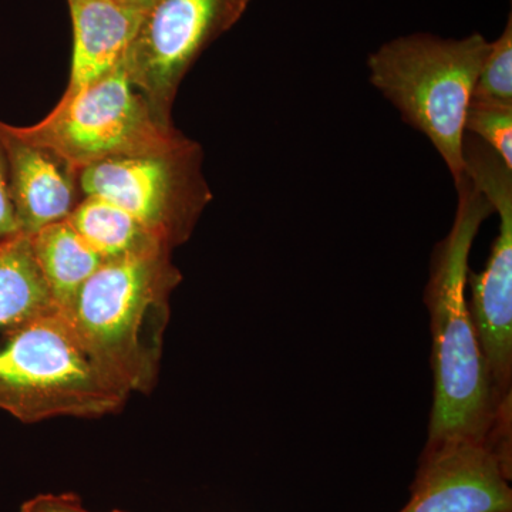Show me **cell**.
I'll use <instances>...</instances> for the list:
<instances>
[{
  "label": "cell",
  "mask_w": 512,
  "mask_h": 512,
  "mask_svg": "<svg viewBox=\"0 0 512 512\" xmlns=\"http://www.w3.org/2000/svg\"><path fill=\"white\" fill-rule=\"evenodd\" d=\"M457 190L456 221L436 252L426 291L434 373L427 443L480 441L512 458V412L495 400L466 298L468 254L493 207L467 177Z\"/></svg>",
  "instance_id": "obj_1"
},
{
  "label": "cell",
  "mask_w": 512,
  "mask_h": 512,
  "mask_svg": "<svg viewBox=\"0 0 512 512\" xmlns=\"http://www.w3.org/2000/svg\"><path fill=\"white\" fill-rule=\"evenodd\" d=\"M119 2L131 6V8L147 10L156 0H119Z\"/></svg>",
  "instance_id": "obj_19"
},
{
  "label": "cell",
  "mask_w": 512,
  "mask_h": 512,
  "mask_svg": "<svg viewBox=\"0 0 512 512\" xmlns=\"http://www.w3.org/2000/svg\"><path fill=\"white\" fill-rule=\"evenodd\" d=\"M73 23L69 86L76 93L113 72L126 60L144 10L119 0H67Z\"/></svg>",
  "instance_id": "obj_11"
},
{
  "label": "cell",
  "mask_w": 512,
  "mask_h": 512,
  "mask_svg": "<svg viewBox=\"0 0 512 512\" xmlns=\"http://www.w3.org/2000/svg\"><path fill=\"white\" fill-rule=\"evenodd\" d=\"M20 512H93L84 507L82 500L72 493L40 494L23 503ZM123 512V511H111Z\"/></svg>",
  "instance_id": "obj_18"
},
{
  "label": "cell",
  "mask_w": 512,
  "mask_h": 512,
  "mask_svg": "<svg viewBox=\"0 0 512 512\" xmlns=\"http://www.w3.org/2000/svg\"><path fill=\"white\" fill-rule=\"evenodd\" d=\"M171 254L158 248L103 262L66 311L94 359L130 394L148 392L160 367L170 296L181 282Z\"/></svg>",
  "instance_id": "obj_2"
},
{
  "label": "cell",
  "mask_w": 512,
  "mask_h": 512,
  "mask_svg": "<svg viewBox=\"0 0 512 512\" xmlns=\"http://www.w3.org/2000/svg\"><path fill=\"white\" fill-rule=\"evenodd\" d=\"M16 234H20V231L10 195L8 157L0 140V241Z\"/></svg>",
  "instance_id": "obj_17"
},
{
  "label": "cell",
  "mask_w": 512,
  "mask_h": 512,
  "mask_svg": "<svg viewBox=\"0 0 512 512\" xmlns=\"http://www.w3.org/2000/svg\"><path fill=\"white\" fill-rule=\"evenodd\" d=\"M202 158L200 144L187 138L168 150L89 165L79 173L80 190L128 212L174 251L212 200Z\"/></svg>",
  "instance_id": "obj_6"
},
{
  "label": "cell",
  "mask_w": 512,
  "mask_h": 512,
  "mask_svg": "<svg viewBox=\"0 0 512 512\" xmlns=\"http://www.w3.org/2000/svg\"><path fill=\"white\" fill-rule=\"evenodd\" d=\"M55 308L29 235L16 234L0 241V330Z\"/></svg>",
  "instance_id": "obj_13"
},
{
  "label": "cell",
  "mask_w": 512,
  "mask_h": 512,
  "mask_svg": "<svg viewBox=\"0 0 512 512\" xmlns=\"http://www.w3.org/2000/svg\"><path fill=\"white\" fill-rule=\"evenodd\" d=\"M37 265L60 311L72 306L77 293L103 259L77 234L69 221L47 225L30 237Z\"/></svg>",
  "instance_id": "obj_12"
},
{
  "label": "cell",
  "mask_w": 512,
  "mask_h": 512,
  "mask_svg": "<svg viewBox=\"0 0 512 512\" xmlns=\"http://www.w3.org/2000/svg\"><path fill=\"white\" fill-rule=\"evenodd\" d=\"M466 133L487 144L512 170V104L471 99Z\"/></svg>",
  "instance_id": "obj_16"
},
{
  "label": "cell",
  "mask_w": 512,
  "mask_h": 512,
  "mask_svg": "<svg viewBox=\"0 0 512 512\" xmlns=\"http://www.w3.org/2000/svg\"><path fill=\"white\" fill-rule=\"evenodd\" d=\"M0 140L8 157L10 195L20 234L69 218L83 200L79 171L55 151L18 136L0 121Z\"/></svg>",
  "instance_id": "obj_10"
},
{
  "label": "cell",
  "mask_w": 512,
  "mask_h": 512,
  "mask_svg": "<svg viewBox=\"0 0 512 512\" xmlns=\"http://www.w3.org/2000/svg\"><path fill=\"white\" fill-rule=\"evenodd\" d=\"M67 221L104 262L168 248L128 212L100 198L83 197Z\"/></svg>",
  "instance_id": "obj_14"
},
{
  "label": "cell",
  "mask_w": 512,
  "mask_h": 512,
  "mask_svg": "<svg viewBox=\"0 0 512 512\" xmlns=\"http://www.w3.org/2000/svg\"><path fill=\"white\" fill-rule=\"evenodd\" d=\"M128 397L59 308L0 330V410L23 423L106 416Z\"/></svg>",
  "instance_id": "obj_4"
},
{
  "label": "cell",
  "mask_w": 512,
  "mask_h": 512,
  "mask_svg": "<svg viewBox=\"0 0 512 512\" xmlns=\"http://www.w3.org/2000/svg\"><path fill=\"white\" fill-rule=\"evenodd\" d=\"M464 164L468 180L500 217L484 271H468V306L495 400L501 409L512 412V170L471 134L464 137Z\"/></svg>",
  "instance_id": "obj_7"
},
{
  "label": "cell",
  "mask_w": 512,
  "mask_h": 512,
  "mask_svg": "<svg viewBox=\"0 0 512 512\" xmlns=\"http://www.w3.org/2000/svg\"><path fill=\"white\" fill-rule=\"evenodd\" d=\"M18 136L55 151L77 171L101 161L157 153L188 137L158 119L144 94L128 79L124 63L76 93Z\"/></svg>",
  "instance_id": "obj_5"
},
{
  "label": "cell",
  "mask_w": 512,
  "mask_h": 512,
  "mask_svg": "<svg viewBox=\"0 0 512 512\" xmlns=\"http://www.w3.org/2000/svg\"><path fill=\"white\" fill-rule=\"evenodd\" d=\"M490 42L480 33L443 39L412 33L367 59L369 82L446 163L456 187L466 178V114Z\"/></svg>",
  "instance_id": "obj_3"
},
{
  "label": "cell",
  "mask_w": 512,
  "mask_h": 512,
  "mask_svg": "<svg viewBox=\"0 0 512 512\" xmlns=\"http://www.w3.org/2000/svg\"><path fill=\"white\" fill-rule=\"evenodd\" d=\"M473 100L512 104V19L500 37L490 42L487 55L478 72Z\"/></svg>",
  "instance_id": "obj_15"
},
{
  "label": "cell",
  "mask_w": 512,
  "mask_h": 512,
  "mask_svg": "<svg viewBox=\"0 0 512 512\" xmlns=\"http://www.w3.org/2000/svg\"><path fill=\"white\" fill-rule=\"evenodd\" d=\"M251 0H156L138 26L124 69L130 82L173 124L178 87L192 64L244 15Z\"/></svg>",
  "instance_id": "obj_8"
},
{
  "label": "cell",
  "mask_w": 512,
  "mask_h": 512,
  "mask_svg": "<svg viewBox=\"0 0 512 512\" xmlns=\"http://www.w3.org/2000/svg\"><path fill=\"white\" fill-rule=\"evenodd\" d=\"M512 458L487 443H426L400 512H512Z\"/></svg>",
  "instance_id": "obj_9"
}]
</instances>
